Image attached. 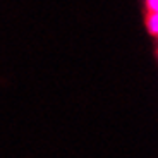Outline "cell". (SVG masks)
<instances>
[{"mask_svg": "<svg viewBox=\"0 0 158 158\" xmlns=\"http://www.w3.org/2000/svg\"><path fill=\"white\" fill-rule=\"evenodd\" d=\"M146 28H148V31H150V35L158 36V12H148Z\"/></svg>", "mask_w": 158, "mask_h": 158, "instance_id": "6da1fadb", "label": "cell"}, {"mask_svg": "<svg viewBox=\"0 0 158 158\" xmlns=\"http://www.w3.org/2000/svg\"><path fill=\"white\" fill-rule=\"evenodd\" d=\"M148 12H158V0H146Z\"/></svg>", "mask_w": 158, "mask_h": 158, "instance_id": "7a4b0ae2", "label": "cell"}]
</instances>
